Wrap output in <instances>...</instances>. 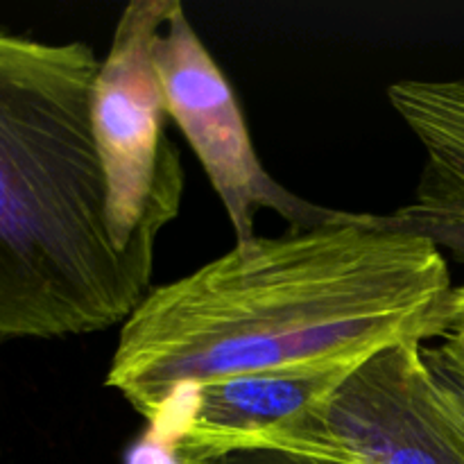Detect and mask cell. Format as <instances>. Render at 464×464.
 I'll return each mask as SVG.
<instances>
[{
  "mask_svg": "<svg viewBox=\"0 0 464 464\" xmlns=\"http://www.w3.org/2000/svg\"><path fill=\"white\" fill-rule=\"evenodd\" d=\"M451 275L420 236L372 213L240 240L216 261L150 290L121 326L104 385L150 426L193 385L315 362L361 365L449 334Z\"/></svg>",
  "mask_w": 464,
  "mask_h": 464,
  "instance_id": "6da1fadb",
  "label": "cell"
},
{
  "mask_svg": "<svg viewBox=\"0 0 464 464\" xmlns=\"http://www.w3.org/2000/svg\"><path fill=\"white\" fill-rule=\"evenodd\" d=\"M84 41L0 30V347L122 326L152 266L113 245Z\"/></svg>",
  "mask_w": 464,
  "mask_h": 464,
  "instance_id": "7a4b0ae2",
  "label": "cell"
},
{
  "mask_svg": "<svg viewBox=\"0 0 464 464\" xmlns=\"http://www.w3.org/2000/svg\"><path fill=\"white\" fill-rule=\"evenodd\" d=\"M424 347L374 353L329 397L234 451L311 464H464V415L426 365Z\"/></svg>",
  "mask_w": 464,
  "mask_h": 464,
  "instance_id": "3957f363",
  "label": "cell"
},
{
  "mask_svg": "<svg viewBox=\"0 0 464 464\" xmlns=\"http://www.w3.org/2000/svg\"><path fill=\"white\" fill-rule=\"evenodd\" d=\"M170 0H131L93 86V136L107 190V222L122 254L154 267L159 234L179 216L184 168L166 134L154 39Z\"/></svg>",
  "mask_w": 464,
  "mask_h": 464,
  "instance_id": "277c9868",
  "label": "cell"
},
{
  "mask_svg": "<svg viewBox=\"0 0 464 464\" xmlns=\"http://www.w3.org/2000/svg\"><path fill=\"white\" fill-rule=\"evenodd\" d=\"M152 54L168 116L202 163L229 216L236 243L256 236L261 211H275L293 231L335 225L352 216L297 198L266 170L229 80L179 0L168 3Z\"/></svg>",
  "mask_w": 464,
  "mask_h": 464,
  "instance_id": "5b68a950",
  "label": "cell"
},
{
  "mask_svg": "<svg viewBox=\"0 0 464 464\" xmlns=\"http://www.w3.org/2000/svg\"><path fill=\"white\" fill-rule=\"evenodd\" d=\"M356 367L285 365L193 385L177 394L161 420L150 426V440L177 464L229 453L329 397Z\"/></svg>",
  "mask_w": 464,
  "mask_h": 464,
  "instance_id": "8992f818",
  "label": "cell"
},
{
  "mask_svg": "<svg viewBox=\"0 0 464 464\" xmlns=\"http://www.w3.org/2000/svg\"><path fill=\"white\" fill-rule=\"evenodd\" d=\"M390 104L426 154L415 195L392 213H372L376 227L420 236L464 263V77L401 80Z\"/></svg>",
  "mask_w": 464,
  "mask_h": 464,
  "instance_id": "52a82bcc",
  "label": "cell"
},
{
  "mask_svg": "<svg viewBox=\"0 0 464 464\" xmlns=\"http://www.w3.org/2000/svg\"><path fill=\"white\" fill-rule=\"evenodd\" d=\"M424 358L438 383L464 415V331H449L444 338L435 340L433 347L426 344Z\"/></svg>",
  "mask_w": 464,
  "mask_h": 464,
  "instance_id": "ba28073f",
  "label": "cell"
},
{
  "mask_svg": "<svg viewBox=\"0 0 464 464\" xmlns=\"http://www.w3.org/2000/svg\"><path fill=\"white\" fill-rule=\"evenodd\" d=\"M179 464H311L297 460V458L284 456L275 451H229L220 456L193 458V460H181Z\"/></svg>",
  "mask_w": 464,
  "mask_h": 464,
  "instance_id": "9c48e42d",
  "label": "cell"
},
{
  "mask_svg": "<svg viewBox=\"0 0 464 464\" xmlns=\"http://www.w3.org/2000/svg\"><path fill=\"white\" fill-rule=\"evenodd\" d=\"M449 331H464V285L453 288L451 306H449Z\"/></svg>",
  "mask_w": 464,
  "mask_h": 464,
  "instance_id": "30bf717a",
  "label": "cell"
}]
</instances>
